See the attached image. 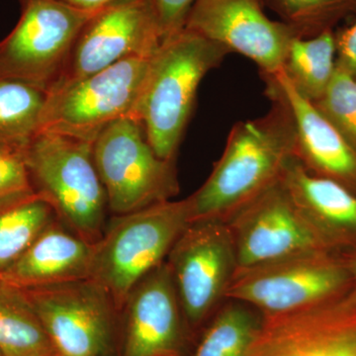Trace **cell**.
<instances>
[{"label":"cell","instance_id":"1","mask_svg":"<svg viewBox=\"0 0 356 356\" xmlns=\"http://www.w3.org/2000/svg\"><path fill=\"white\" fill-rule=\"evenodd\" d=\"M270 102L266 115L238 122L232 129L209 177L187 197L191 222H227L282 177L295 158L294 125L286 105L277 99Z\"/></svg>","mask_w":356,"mask_h":356},{"label":"cell","instance_id":"2","mask_svg":"<svg viewBox=\"0 0 356 356\" xmlns=\"http://www.w3.org/2000/svg\"><path fill=\"white\" fill-rule=\"evenodd\" d=\"M231 51L184 28L152 56L135 117L156 156L175 159L201 81Z\"/></svg>","mask_w":356,"mask_h":356},{"label":"cell","instance_id":"3","mask_svg":"<svg viewBox=\"0 0 356 356\" xmlns=\"http://www.w3.org/2000/svg\"><path fill=\"white\" fill-rule=\"evenodd\" d=\"M93 143L39 132L26 145V165L35 193L50 204L58 221L95 245L103 235L106 192L93 159Z\"/></svg>","mask_w":356,"mask_h":356},{"label":"cell","instance_id":"4","mask_svg":"<svg viewBox=\"0 0 356 356\" xmlns=\"http://www.w3.org/2000/svg\"><path fill=\"white\" fill-rule=\"evenodd\" d=\"M191 222L188 199L114 215L93 245L90 280L106 289L119 311L147 274L165 261Z\"/></svg>","mask_w":356,"mask_h":356},{"label":"cell","instance_id":"5","mask_svg":"<svg viewBox=\"0 0 356 356\" xmlns=\"http://www.w3.org/2000/svg\"><path fill=\"white\" fill-rule=\"evenodd\" d=\"M353 288V274L343 254L314 250L236 269L226 300L243 302L268 316L323 303Z\"/></svg>","mask_w":356,"mask_h":356},{"label":"cell","instance_id":"6","mask_svg":"<svg viewBox=\"0 0 356 356\" xmlns=\"http://www.w3.org/2000/svg\"><path fill=\"white\" fill-rule=\"evenodd\" d=\"M92 151L108 210L114 215L172 200L179 193L175 159L156 156L136 117L107 126L93 142Z\"/></svg>","mask_w":356,"mask_h":356},{"label":"cell","instance_id":"7","mask_svg":"<svg viewBox=\"0 0 356 356\" xmlns=\"http://www.w3.org/2000/svg\"><path fill=\"white\" fill-rule=\"evenodd\" d=\"M20 19L0 41V77L43 89L55 88L79 33L98 11L60 0H19Z\"/></svg>","mask_w":356,"mask_h":356},{"label":"cell","instance_id":"8","mask_svg":"<svg viewBox=\"0 0 356 356\" xmlns=\"http://www.w3.org/2000/svg\"><path fill=\"white\" fill-rule=\"evenodd\" d=\"M151 58H125L48 93L39 132L62 134L93 143L110 124L124 117H135Z\"/></svg>","mask_w":356,"mask_h":356},{"label":"cell","instance_id":"9","mask_svg":"<svg viewBox=\"0 0 356 356\" xmlns=\"http://www.w3.org/2000/svg\"><path fill=\"white\" fill-rule=\"evenodd\" d=\"M184 320L198 325L226 301L238 269L228 224L219 220L189 222L165 259Z\"/></svg>","mask_w":356,"mask_h":356},{"label":"cell","instance_id":"10","mask_svg":"<svg viewBox=\"0 0 356 356\" xmlns=\"http://www.w3.org/2000/svg\"><path fill=\"white\" fill-rule=\"evenodd\" d=\"M60 356H106L118 309L105 288L83 280L25 289Z\"/></svg>","mask_w":356,"mask_h":356},{"label":"cell","instance_id":"11","mask_svg":"<svg viewBox=\"0 0 356 356\" xmlns=\"http://www.w3.org/2000/svg\"><path fill=\"white\" fill-rule=\"evenodd\" d=\"M161 44L154 0H124L105 7L79 33L64 72L50 92L125 58L151 57Z\"/></svg>","mask_w":356,"mask_h":356},{"label":"cell","instance_id":"12","mask_svg":"<svg viewBox=\"0 0 356 356\" xmlns=\"http://www.w3.org/2000/svg\"><path fill=\"white\" fill-rule=\"evenodd\" d=\"M245 356H356V293L262 316Z\"/></svg>","mask_w":356,"mask_h":356},{"label":"cell","instance_id":"13","mask_svg":"<svg viewBox=\"0 0 356 356\" xmlns=\"http://www.w3.org/2000/svg\"><path fill=\"white\" fill-rule=\"evenodd\" d=\"M226 222L235 245L238 269L314 250L331 252L281 179L236 211Z\"/></svg>","mask_w":356,"mask_h":356},{"label":"cell","instance_id":"14","mask_svg":"<svg viewBox=\"0 0 356 356\" xmlns=\"http://www.w3.org/2000/svg\"><path fill=\"white\" fill-rule=\"evenodd\" d=\"M264 0H196L185 27L250 58L261 76L282 72L293 40L289 26L270 19Z\"/></svg>","mask_w":356,"mask_h":356},{"label":"cell","instance_id":"15","mask_svg":"<svg viewBox=\"0 0 356 356\" xmlns=\"http://www.w3.org/2000/svg\"><path fill=\"white\" fill-rule=\"evenodd\" d=\"M261 77L267 97L284 103L291 115L297 161L312 175L332 180L356 194L355 149L282 72Z\"/></svg>","mask_w":356,"mask_h":356},{"label":"cell","instance_id":"16","mask_svg":"<svg viewBox=\"0 0 356 356\" xmlns=\"http://www.w3.org/2000/svg\"><path fill=\"white\" fill-rule=\"evenodd\" d=\"M123 311V356H177L184 317L166 261L133 288Z\"/></svg>","mask_w":356,"mask_h":356},{"label":"cell","instance_id":"17","mask_svg":"<svg viewBox=\"0 0 356 356\" xmlns=\"http://www.w3.org/2000/svg\"><path fill=\"white\" fill-rule=\"evenodd\" d=\"M281 180L325 247L343 255L356 252L355 193L312 175L295 158Z\"/></svg>","mask_w":356,"mask_h":356},{"label":"cell","instance_id":"18","mask_svg":"<svg viewBox=\"0 0 356 356\" xmlns=\"http://www.w3.org/2000/svg\"><path fill=\"white\" fill-rule=\"evenodd\" d=\"M93 245L56 219L0 278L30 289L90 278Z\"/></svg>","mask_w":356,"mask_h":356},{"label":"cell","instance_id":"19","mask_svg":"<svg viewBox=\"0 0 356 356\" xmlns=\"http://www.w3.org/2000/svg\"><path fill=\"white\" fill-rule=\"evenodd\" d=\"M0 350L4 356L56 355L25 289L2 278H0Z\"/></svg>","mask_w":356,"mask_h":356},{"label":"cell","instance_id":"20","mask_svg":"<svg viewBox=\"0 0 356 356\" xmlns=\"http://www.w3.org/2000/svg\"><path fill=\"white\" fill-rule=\"evenodd\" d=\"M336 58L334 31L321 33L312 38H295L282 72L300 95L315 103L331 83L337 70Z\"/></svg>","mask_w":356,"mask_h":356},{"label":"cell","instance_id":"21","mask_svg":"<svg viewBox=\"0 0 356 356\" xmlns=\"http://www.w3.org/2000/svg\"><path fill=\"white\" fill-rule=\"evenodd\" d=\"M47 96L32 84L0 77V145L25 147L36 136Z\"/></svg>","mask_w":356,"mask_h":356},{"label":"cell","instance_id":"22","mask_svg":"<svg viewBox=\"0 0 356 356\" xmlns=\"http://www.w3.org/2000/svg\"><path fill=\"white\" fill-rule=\"evenodd\" d=\"M56 219L50 204L37 194L0 208V274L13 266Z\"/></svg>","mask_w":356,"mask_h":356},{"label":"cell","instance_id":"23","mask_svg":"<svg viewBox=\"0 0 356 356\" xmlns=\"http://www.w3.org/2000/svg\"><path fill=\"white\" fill-rule=\"evenodd\" d=\"M261 318L252 306L226 300L215 313L194 356H245Z\"/></svg>","mask_w":356,"mask_h":356},{"label":"cell","instance_id":"24","mask_svg":"<svg viewBox=\"0 0 356 356\" xmlns=\"http://www.w3.org/2000/svg\"><path fill=\"white\" fill-rule=\"evenodd\" d=\"M299 38L334 31L341 21L356 13V0H264Z\"/></svg>","mask_w":356,"mask_h":356},{"label":"cell","instance_id":"25","mask_svg":"<svg viewBox=\"0 0 356 356\" xmlns=\"http://www.w3.org/2000/svg\"><path fill=\"white\" fill-rule=\"evenodd\" d=\"M356 152V81L336 70L324 95L314 103Z\"/></svg>","mask_w":356,"mask_h":356},{"label":"cell","instance_id":"26","mask_svg":"<svg viewBox=\"0 0 356 356\" xmlns=\"http://www.w3.org/2000/svg\"><path fill=\"white\" fill-rule=\"evenodd\" d=\"M25 147L0 145V208L36 194L26 165Z\"/></svg>","mask_w":356,"mask_h":356},{"label":"cell","instance_id":"27","mask_svg":"<svg viewBox=\"0 0 356 356\" xmlns=\"http://www.w3.org/2000/svg\"><path fill=\"white\" fill-rule=\"evenodd\" d=\"M196 0H154L158 15L161 43L182 31Z\"/></svg>","mask_w":356,"mask_h":356},{"label":"cell","instance_id":"28","mask_svg":"<svg viewBox=\"0 0 356 356\" xmlns=\"http://www.w3.org/2000/svg\"><path fill=\"white\" fill-rule=\"evenodd\" d=\"M350 25L334 31L337 69L356 81V13Z\"/></svg>","mask_w":356,"mask_h":356},{"label":"cell","instance_id":"29","mask_svg":"<svg viewBox=\"0 0 356 356\" xmlns=\"http://www.w3.org/2000/svg\"><path fill=\"white\" fill-rule=\"evenodd\" d=\"M60 1L81 10L97 11L124 0H60Z\"/></svg>","mask_w":356,"mask_h":356},{"label":"cell","instance_id":"30","mask_svg":"<svg viewBox=\"0 0 356 356\" xmlns=\"http://www.w3.org/2000/svg\"><path fill=\"white\" fill-rule=\"evenodd\" d=\"M343 257H346L348 266H350L351 274H353V291L356 293V252L343 254Z\"/></svg>","mask_w":356,"mask_h":356},{"label":"cell","instance_id":"31","mask_svg":"<svg viewBox=\"0 0 356 356\" xmlns=\"http://www.w3.org/2000/svg\"><path fill=\"white\" fill-rule=\"evenodd\" d=\"M0 356H4L3 353H2V351L0 350Z\"/></svg>","mask_w":356,"mask_h":356},{"label":"cell","instance_id":"32","mask_svg":"<svg viewBox=\"0 0 356 356\" xmlns=\"http://www.w3.org/2000/svg\"><path fill=\"white\" fill-rule=\"evenodd\" d=\"M53 356H60V355H58L57 353H56V355H54Z\"/></svg>","mask_w":356,"mask_h":356}]
</instances>
